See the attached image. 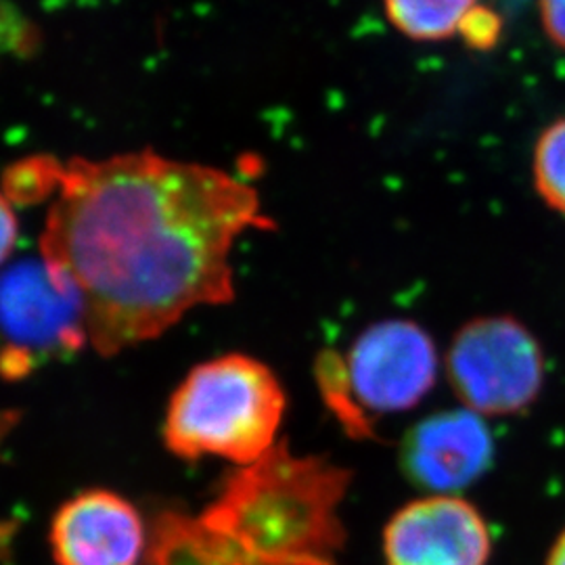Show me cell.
Listing matches in <instances>:
<instances>
[{
    "label": "cell",
    "mask_w": 565,
    "mask_h": 565,
    "mask_svg": "<svg viewBox=\"0 0 565 565\" xmlns=\"http://www.w3.org/2000/svg\"><path fill=\"white\" fill-rule=\"evenodd\" d=\"M252 228H273L258 191L221 168L149 149L72 158L44 221L42 260L74 282L88 343L114 356L200 306L233 302V247Z\"/></svg>",
    "instance_id": "6da1fadb"
},
{
    "label": "cell",
    "mask_w": 565,
    "mask_h": 565,
    "mask_svg": "<svg viewBox=\"0 0 565 565\" xmlns=\"http://www.w3.org/2000/svg\"><path fill=\"white\" fill-rule=\"evenodd\" d=\"M348 486L340 465L277 445L237 467L202 520L266 557L331 562L345 539L340 505Z\"/></svg>",
    "instance_id": "7a4b0ae2"
},
{
    "label": "cell",
    "mask_w": 565,
    "mask_h": 565,
    "mask_svg": "<svg viewBox=\"0 0 565 565\" xmlns=\"http://www.w3.org/2000/svg\"><path fill=\"white\" fill-rule=\"evenodd\" d=\"M285 392L270 366L224 354L198 364L172 394L162 436L166 448L186 461L218 457L249 465L277 443Z\"/></svg>",
    "instance_id": "3957f363"
},
{
    "label": "cell",
    "mask_w": 565,
    "mask_h": 565,
    "mask_svg": "<svg viewBox=\"0 0 565 565\" xmlns=\"http://www.w3.org/2000/svg\"><path fill=\"white\" fill-rule=\"evenodd\" d=\"M438 377V350L424 327L390 319L366 327L345 354L324 352L317 382L329 411L354 438L373 436V417L415 408Z\"/></svg>",
    "instance_id": "277c9868"
},
{
    "label": "cell",
    "mask_w": 565,
    "mask_h": 565,
    "mask_svg": "<svg viewBox=\"0 0 565 565\" xmlns=\"http://www.w3.org/2000/svg\"><path fill=\"white\" fill-rule=\"evenodd\" d=\"M88 343L81 294L44 260H23L0 275V377L21 380L49 359Z\"/></svg>",
    "instance_id": "5b68a950"
},
{
    "label": "cell",
    "mask_w": 565,
    "mask_h": 565,
    "mask_svg": "<svg viewBox=\"0 0 565 565\" xmlns=\"http://www.w3.org/2000/svg\"><path fill=\"white\" fill-rule=\"evenodd\" d=\"M446 373L465 408L482 417L518 415L543 390L545 354L513 317H480L452 338Z\"/></svg>",
    "instance_id": "8992f818"
},
{
    "label": "cell",
    "mask_w": 565,
    "mask_h": 565,
    "mask_svg": "<svg viewBox=\"0 0 565 565\" xmlns=\"http://www.w3.org/2000/svg\"><path fill=\"white\" fill-rule=\"evenodd\" d=\"M492 534L457 494H427L401 507L384 527L385 565H488Z\"/></svg>",
    "instance_id": "52a82bcc"
},
{
    "label": "cell",
    "mask_w": 565,
    "mask_h": 565,
    "mask_svg": "<svg viewBox=\"0 0 565 565\" xmlns=\"http://www.w3.org/2000/svg\"><path fill=\"white\" fill-rule=\"evenodd\" d=\"M49 545L57 565H142L149 530L128 499L90 488L55 511Z\"/></svg>",
    "instance_id": "ba28073f"
},
{
    "label": "cell",
    "mask_w": 565,
    "mask_h": 565,
    "mask_svg": "<svg viewBox=\"0 0 565 565\" xmlns=\"http://www.w3.org/2000/svg\"><path fill=\"white\" fill-rule=\"evenodd\" d=\"M494 438L484 417L469 411H440L415 425L401 446L404 476L429 494H457L490 469Z\"/></svg>",
    "instance_id": "9c48e42d"
},
{
    "label": "cell",
    "mask_w": 565,
    "mask_h": 565,
    "mask_svg": "<svg viewBox=\"0 0 565 565\" xmlns=\"http://www.w3.org/2000/svg\"><path fill=\"white\" fill-rule=\"evenodd\" d=\"M142 565H333L310 559H275L233 541L200 518L162 513L149 530Z\"/></svg>",
    "instance_id": "30bf717a"
},
{
    "label": "cell",
    "mask_w": 565,
    "mask_h": 565,
    "mask_svg": "<svg viewBox=\"0 0 565 565\" xmlns=\"http://www.w3.org/2000/svg\"><path fill=\"white\" fill-rule=\"evenodd\" d=\"M385 13L413 41L436 42L461 32L478 0H384Z\"/></svg>",
    "instance_id": "8fae6325"
},
{
    "label": "cell",
    "mask_w": 565,
    "mask_h": 565,
    "mask_svg": "<svg viewBox=\"0 0 565 565\" xmlns=\"http://www.w3.org/2000/svg\"><path fill=\"white\" fill-rule=\"evenodd\" d=\"M532 174L543 202L565 216V116L553 121L539 137Z\"/></svg>",
    "instance_id": "7c38bea8"
},
{
    "label": "cell",
    "mask_w": 565,
    "mask_h": 565,
    "mask_svg": "<svg viewBox=\"0 0 565 565\" xmlns=\"http://www.w3.org/2000/svg\"><path fill=\"white\" fill-rule=\"evenodd\" d=\"M63 163L49 156L25 158L7 168L2 177V193L9 202L32 203L42 202L51 195H57Z\"/></svg>",
    "instance_id": "4fadbf2b"
},
{
    "label": "cell",
    "mask_w": 565,
    "mask_h": 565,
    "mask_svg": "<svg viewBox=\"0 0 565 565\" xmlns=\"http://www.w3.org/2000/svg\"><path fill=\"white\" fill-rule=\"evenodd\" d=\"M501 30H503V23L501 18L484 9V7H476L467 20H465L463 28H461V34L465 36V41L469 42L471 46L476 49H490L494 46L499 36H501Z\"/></svg>",
    "instance_id": "5bb4252c"
},
{
    "label": "cell",
    "mask_w": 565,
    "mask_h": 565,
    "mask_svg": "<svg viewBox=\"0 0 565 565\" xmlns=\"http://www.w3.org/2000/svg\"><path fill=\"white\" fill-rule=\"evenodd\" d=\"M20 224L13 212V203L0 191V266L9 260L15 249Z\"/></svg>",
    "instance_id": "9a60e30c"
},
{
    "label": "cell",
    "mask_w": 565,
    "mask_h": 565,
    "mask_svg": "<svg viewBox=\"0 0 565 565\" xmlns=\"http://www.w3.org/2000/svg\"><path fill=\"white\" fill-rule=\"evenodd\" d=\"M541 20L546 39L565 51V0H541Z\"/></svg>",
    "instance_id": "2e32d148"
},
{
    "label": "cell",
    "mask_w": 565,
    "mask_h": 565,
    "mask_svg": "<svg viewBox=\"0 0 565 565\" xmlns=\"http://www.w3.org/2000/svg\"><path fill=\"white\" fill-rule=\"evenodd\" d=\"M545 565H565V530L551 546Z\"/></svg>",
    "instance_id": "e0dca14e"
}]
</instances>
